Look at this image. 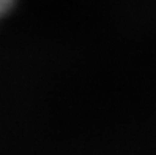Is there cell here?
I'll return each instance as SVG.
<instances>
[{"instance_id": "obj_1", "label": "cell", "mask_w": 156, "mask_h": 155, "mask_svg": "<svg viewBox=\"0 0 156 155\" xmlns=\"http://www.w3.org/2000/svg\"><path fill=\"white\" fill-rule=\"evenodd\" d=\"M13 3H14V0H0V16L10 10L13 6Z\"/></svg>"}]
</instances>
